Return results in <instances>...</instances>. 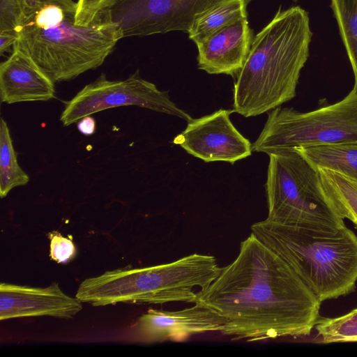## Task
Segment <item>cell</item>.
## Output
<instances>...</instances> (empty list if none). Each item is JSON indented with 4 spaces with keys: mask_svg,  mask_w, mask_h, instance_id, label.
<instances>
[{
    "mask_svg": "<svg viewBox=\"0 0 357 357\" xmlns=\"http://www.w3.org/2000/svg\"><path fill=\"white\" fill-rule=\"evenodd\" d=\"M326 194L342 218L357 229V183L338 173L318 169Z\"/></svg>",
    "mask_w": 357,
    "mask_h": 357,
    "instance_id": "17",
    "label": "cell"
},
{
    "mask_svg": "<svg viewBox=\"0 0 357 357\" xmlns=\"http://www.w3.org/2000/svg\"><path fill=\"white\" fill-rule=\"evenodd\" d=\"M23 18L24 13L18 0H0V33H15Z\"/></svg>",
    "mask_w": 357,
    "mask_h": 357,
    "instance_id": "21",
    "label": "cell"
},
{
    "mask_svg": "<svg viewBox=\"0 0 357 357\" xmlns=\"http://www.w3.org/2000/svg\"><path fill=\"white\" fill-rule=\"evenodd\" d=\"M225 0H114L108 8L123 38L189 30L195 18Z\"/></svg>",
    "mask_w": 357,
    "mask_h": 357,
    "instance_id": "9",
    "label": "cell"
},
{
    "mask_svg": "<svg viewBox=\"0 0 357 357\" xmlns=\"http://www.w3.org/2000/svg\"><path fill=\"white\" fill-rule=\"evenodd\" d=\"M252 39L247 17L229 24L196 45L199 69L208 74L236 77L247 59Z\"/></svg>",
    "mask_w": 357,
    "mask_h": 357,
    "instance_id": "13",
    "label": "cell"
},
{
    "mask_svg": "<svg viewBox=\"0 0 357 357\" xmlns=\"http://www.w3.org/2000/svg\"><path fill=\"white\" fill-rule=\"evenodd\" d=\"M22 7L24 17L31 13L38 7L40 0H18Z\"/></svg>",
    "mask_w": 357,
    "mask_h": 357,
    "instance_id": "26",
    "label": "cell"
},
{
    "mask_svg": "<svg viewBox=\"0 0 357 357\" xmlns=\"http://www.w3.org/2000/svg\"><path fill=\"white\" fill-rule=\"evenodd\" d=\"M77 129L85 135H92L96 130V121L91 116H86L81 119L77 123Z\"/></svg>",
    "mask_w": 357,
    "mask_h": 357,
    "instance_id": "25",
    "label": "cell"
},
{
    "mask_svg": "<svg viewBox=\"0 0 357 357\" xmlns=\"http://www.w3.org/2000/svg\"><path fill=\"white\" fill-rule=\"evenodd\" d=\"M17 41L15 33L9 32L0 33V54L8 52L11 46H13Z\"/></svg>",
    "mask_w": 357,
    "mask_h": 357,
    "instance_id": "24",
    "label": "cell"
},
{
    "mask_svg": "<svg viewBox=\"0 0 357 357\" xmlns=\"http://www.w3.org/2000/svg\"><path fill=\"white\" fill-rule=\"evenodd\" d=\"M249 0H225L198 15L189 30L188 36L196 45L229 24L247 17Z\"/></svg>",
    "mask_w": 357,
    "mask_h": 357,
    "instance_id": "16",
    "label": "cell"
},
{
    "mask_svg": "<svg viewBox=\"0 0 357 357\" xmlns=\"http://www.w3.org/2000/svg\"><path fill=\"white\" fill-rule=\"evenodd\" d=\"M77 10L73 0H40L15 31L13 50L29 57L54 82L98 68L123 38L109 9L88 26L76 24Z\"/></svg>",
    "mask_w": 357,
    "mask_h": 357,
    "instance_id": "2",
    "label": "cell"
},
{
    "mask_svg": "<svg viewBox=\"0 0 357 357\" xmlns=\"http://www.w3.org/2000/svg\"><path fill=\"white\" fill-rule=\"evenodd\" d=\"M298 151L317 169H326L357 183V142L301 146Z\"/></svg>",
    "mask_w": 357,
    "mask_h": 357,
    "instance_id": "15",
    "label": "cell"
},
{
    "mask_svg": "<svg viewBox=\"0 0 357 357\" xmlns=\"http://www.w3.org/2000/svg\"><path fill=\"white\" fill-rule=\"evenodd\" d=\"M249 1H250V0H249Z\"/></svg>",
    "mask_w": 357,
    "mask_h": 357,
    "instance_id": "27",
    "label": "cell"
},
{
    "mask_svg": "<svg viewBox=\"0 0 357 357\" xmlns=\"http://www.w3.org/2000/svg\"><path fill=\"white\" fill-rule=\"evenodd\" d=\"M266 220L310 230L335 232L345 225L320 174L298 151L268 155Z\"/></svg>",
    "mask_w": 357,
    "mask_h": 357,
    "instance_id": "6",
    "label": "cell"
},
{
    "mask_svg": "<svg viewBox=\"0 0 357 357\" xmlns=\"http://www.w3.org/2000/svg\"><path fill=\"white\" fill-rule=\"evenodd\" d=\"M342 142H357L354 88L342 100L311 112L280 107L271 110L252 149L269 155L301 146Z\"/></svg>",
    "mask_w": 357,
    "mask_h": 357,
    "instance_id": "7",
    "label": "cell"
},
{
    "mask_svg": "<svg viewBox=\"0 0 357 357\" xmlns=\"http://www.w3.org/2000/svg\"><path fill=\"white\" fill-rule=\"evenodd\" d=\"M114 0H78L75 22L78 25L88 26L97 15L108 9Z\"/></svg>",
    "mask_w": 357,
    "mask_h": 357,
    "instance_id": "23",
    "label": "cell"
},
{
    "mask_svg": "<svg viewBox=\"0 0 357 357\" xmlns=\"http://www.w3.org/2000/svg\"><path fill=\"white\" fill-rule=\"evenodd\" d=\"M314 328L324 342L357 341V308L338 317H320Z\"/></svg>",
    "mask_w": 357,
    "mask_h": 357,
    "instance_id": "20",
    "label": "cell"
},
{
    "mask_svg": "<svg viewBox=\"0 0 357 357\" xmlns=\"http://www.w3.org/2000/svg\"><path fill=\"white\" fill-rule=\"evenodd\" d=\"M135 105L181 118L192 117L171 100L167 91L142 78L139 70L123 80H109L102 74L66 102L60 121L64 126L91 114L121 106Z\"/></svg>",
    "mask_w": 357,
    "mask_h": 357,
    "instance_id": "8",
    "label": "cell"
},
{
    "mask_svg": "<svg viewBox=\"0 0 357 357\" xmlns=\"http://www.w3.org/2000/svg\"><path fill=\"white\" fill-rule=\"evenodd\" d=\"M220 270L213 256L194 253L167 264L144 268L128 266L86 278L75 296L82 303L93 306L130 302L194 303L195 288L200 289L210 284Z\"/></svg>",
    "mask_w": 357,
    "mask_h": 357,
    "instance_id": "5",
    "label": "cell"
},
{
    "mask_svg": "<svg viewBox=\"0 0 357 357\" xmlns=\"http://www.w3.org/2000/svg\"><path fill=\"white\" fill-rule=\"evenodd\" d=\"M234 109H220L188 121L185 129L173 140L188 153L206 162L234 164L251 155L252 144L232 123Z\"/></svg>",
    "mask_w": 357,
    "mask_h": 357,
    "instance_id": "10",
    "label": "cell"
},
{
    "mask_svg": "<svg viewBox=\"0 0 357 357\" xmlns=\"http://www.w3.org/2000/svg\"><path fill=\"white\" fill-rule=\"evenodd\" d=\"M29 176L20 167L7 123L0 121V197L3 198L14 188L25 185Z\"/></svg>",
    "mask_w": 357,
    "mask_h": 357,
    "instance_id": "18",
    "label": "cell"
},
{
    "mask_svg": "<svg viewBox=\"0 0 357 357\" xmlns=\"http://www.w3.org/2000/svg\"><path fill=\"white\" fill-rule=\"evenodd\" d=\"M331 8L350 61L357 90V0H331Z\"/></svg>",
    "mask_w": 357,
    "mask_h": 357,
    "instance_id": "19",
    "label": "cell"
},
{
    "mask_svg": "<svg viewBox=\"0 0 357 357\" xmlns=\"http://www.w3.org/2000/svg\"><path fill=\"white\" fill-rule=\"evenodd\" d=\"M312 36L300 6L279 10L252 39L234 85V110L245 117L271 111L296 96Z\"/></svg>",
    "mask_w": 357,
    "mask_h": 357,
    "instance_id": "3",
    "label": "cell"
},
{
    "mask_svg": "<svg viewBox=\"0 0 357 357\" xmlns=\"http://www.w3.org/2000/svg\"><path fill=\"white\" fill-rule=\"evenodd\" d=\"M82 301L63 292L58 283L47 287L0 284V320L51 316L72 319L82 309Z\"/></svg>",
    "mask_w": 357,
    "mask_h": 357,
    "instance_id": "12",
    "label": "cell"
},
{
    "mask_svg": "<svg viewBox=\"0 0 357 357\" xmlns=\"http://www.w3.org/2000/svg\"><path fill=\"white\" fill-rule=\"evenodd\" d=\"M50 241V257L57 263H68L76 255V248L71 239L63 237L57 231L47 234Z\"/></svg>",
    "mask_w": 357,
    "mask_h": 357,
    "instance_id": "22",
    "label": "cell"
},
{
    "mask_svg": "<svg viewBox=\"0 0 357 357\" xmlns=\"http://www.w3.org/2000/svg\"><path fill=\"white\" fill-rule=\"evenodd\" d=\"M251 231L293 269L320 303L355 290L357 236L346 225L326 232L266 219L253 224Z\"/></svg>",
    "mask_w": 357,
    "mask_h": 357,
    "instance_id": "4",
    "label": "cell"
},
{
    "mask_svg": "<svg viewBox=\"0 0 357 357\" xmlns=\"http://www.w3.org/2000/svg\"><path fill=\"white\" fill-rule=\"evenodd\" d=\"M195 303L223 319V335L249 342L309 335L320 319L314 294L252 233L236 258L197 292Z\"/></svg>",
    "mask_w": 357,
    "mask_h": 357,
    "instance_id": "1",
    "label": "cell"
},
{
    "mask_svg": "<svg viewBox=\"0 0 357 357\" xmlns=\"http://www.w3.org/2000/svg\"><path fill=\"white\" fill-rule=\"evenodd\" d=\"M194 304L192 307L176 311L149 309L137 322L141 341H182L199 333L221 332L225 324L223 319L206 306Z\"/></svg>",
    "mask_w": 357,
    "mask_h": 357,
    "instance_id": "11",
    "label": "cell"
},
{
    "mask_svg": "<svg viewBox=\"0 0 357 357\" xmlns=\"http://www.w3.org/2000/svg\"><path fill=\"white\" fill-rule=\"evenodd\" d=\"M54 82L29 57L17 50L0 64L1 102L46 101L54 97Z\"/></svg>",
    "mask_w": 357,
    "mask_h": 357,
    "instance_id": "14",
    "label": "cell"
}]
</instances>
